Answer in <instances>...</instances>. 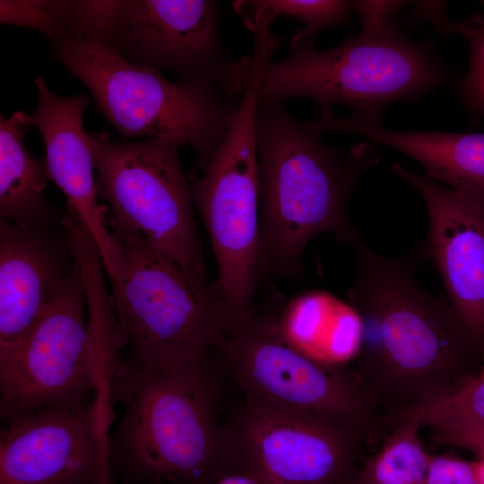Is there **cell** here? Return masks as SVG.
<instances>
[{"mask_svg":"<svg viewBox=\"0 0 484 484\" xmlns=\"http://www.w3.org/2000/svg\"><path fill=\"white\" fill-rule=\"evenodd\" d=\"M0 22L38 30L60 44L73 36V0H1Z\"/></svg>","mask_w":484,"mask_h":484,"instance_id":"603a6c76","label":"cell"},{"mask_svg":"<svg viewBox=\"0 0 484 484\" xmlns=\"http://www.w3.org/2000/svg\"><path fill=\"white\" fill-rule=\"evenodd\" d=\"M397 417L413 419L431 427L436 439L458 446L467 437L484 430V368L454 387L427 398Z\"/></svg>","mask_w":484,"mask_h":484,"instance_id":"ffe728a7","label":"cell"},{"mask_svg":"<svg viewBox=\"0 0 484 484\" xmlns=\"http://www.w3.org/2000/svg\"><path fill=\"white\" fill-rule=\"evenodd\" d=\"M112 419L96 398L6 419L0 484H111Z\"/></svg>","mask_w":484,"mask_h":484,"instance_id":"4fadbf2b","label":"cell"},{"mask_svg":"<svg viewBox=\"0 0 484 484\" xmlns=\"http://www.w3.org/2000/svg\"><path fill=\"white\" fill-rule=\"evenodd\" d=\"M314 122L321 132L355 134L393 147L418 160L428 178L484 203V134L390 130L378 120L340 117L332 108H321Z\"/></svg>","mask_w":484,"mask_h":484,"instance_id":"e0dca14e","label":"cell"},{"mask_svg":"<svg viewBox=\"0 0 484 484\" xmlns=\"http://www.w3.org/2000/svg\"><path fill=\"white\" fill-rule=\"evenodd\" d=\"M353 12L361 21L360 34L378 35L396 24L398 11L404 6V1H351Z\"/></svg>","mask_w":484,"mask_h":484,"instance_id":"484cf974","label":"cell"},{"mask_svg":"<svg viewBox=\"0 0 484 484\" xmlns=\"http://www.w3.org/2000/svg\"><path fill=\"white\" fill-rule=\"evenodd\" d=\"M267 65L253 59L248 87L222 143L203 175L190 180L216 258V281L236 312L251 306L263 275L256 120Z\"/></svg>","mask_w":484,"mask_h":484,"instance_id":"30bf717a","label":"cell"},{"mask_svg":"<svg viewBox=\"0 0 484 484\" xmlns=\"http://www.w3.org/2000/svg\"><path fill=\"white\" fill-rule=\"evenodd\" d=\"M256 145L263 273H298L306 246L319 234L351 244L359 238L346 207L361 176L379 160L371 144L329 145L311 120L260 99Z\"/></svg>","mask_w":484,"mask_h":484,"instance_id":"3957f363","label":"cell"},{"mask_svg":"<svg viewBox=\"0 0 484 484\" xmlns=\"http://www.w3.org/2000/svg\"><path fill=\"white\" fill-rule=\"evenodd\" d=\"M392 169L425 202V255L436 264L452 308L484 359V203L400 164Z\"/></svg>","mask_w":484,"mask_h":484,"instance_id":"5bb4252c","label":"cell"},{"mask_svg":"<svg viewBox=\"0 0 484 484\" xmlns=\"http://www.w3.org/2000/svg\"><path fill=\"white\" fill-rule=\"evenodd\" d=\"M452 31L466 38L470 47V63L460 86L467 111L474 118L484 117V17L455 23Z\"/></svg>","mask_w":484,"mask_h":484,"instance_id":"cb8c5ba5","label":"cell"},{"mask_svg":"<svg viewBox=\"0 0 484 484\" xmlns=\"http://www.w3.org/2000/svg\"><path fill=\"white\" fill-rule=\"evenodd\" d=\"M111 235L110 294L128 354L177 361L213 353L236 312L217 281L191 275L141 239Z\"/></svg>","mask_w":484,"mask_h":484,"instance_id":"52a82bcc","label":"cell"},{"mask_svg":"<svg viewBox=\"0 0 484 484\" xmlns=\"http://www.w3.org/2000/svg\"><path fill=\"white\" fill-rule=\"evenodd\" d=\"M395 427L379 450L354 472L356 484H426L431 454L419 439L411 418H395Z\"/></svg>","mask_w":484,"mask_h":484,"instance_id":"44dd1931","label":"cell"},{"mask_svg":"<svg viewBox=\"0 0 484 484\" xmlns=\"http://www.w3.org/2000/svg\"><path fill=\"white\" fill-rule=\"evenodd\" d=\"M213 0H124L109 48L126 61L176 74L178 82H204L234 99L246 91L251 56L229 54Z\"/></svg>","mask_w":484,"mask_h":484,"instance_id":"8fae6325","label":"cell"},{"mask_svg":"<svg viewBox=\"0 0 484 484\" xmlns=\"http://www.w3.org/2000/svg\"><path fill=\"white\" fill-rule=\"evenodd\" d=\"M124 0H73L74 30L72 39L111 47Z\"/></svg>","mask_w":484,"mask_h":484,"instance_id":"d4e9b609","label":"cell"},{"mask_svg":"<svg viewBox=\"0 0 484 484\" xmlns=\"http://www.w3.org/2000/svg\"><path fill=\"white\" fill-rule=\"evenodd\" d=\"M473 468L478 484H484V452L473 462Z\"/></svg>","mask_w":484,"mask_h":484,"instance_id":"f546056e","label":"cell"},{"mask_svg":"<svg viewBox=\"0 0 484 484\" xmlns=\"http://www.w3.org/2000/svg\"><path fill=\"white\" fill-rule=\"evenodd\" d=\"M281 337L309 358L347 367L360 341V321L348 303L324 291H307L291 299L276 315Z\"/></svg>","mask_w":484,"mask_h":484,"instance_id":"ac0fdd59","label":"cell"},{"mask_svg":"<svg viewBox=\"0 0 484 484\" xmlns=\"http://www.w3.org/2000/svg\"><path fill=\"white\" fill-rule=\"evenodd\" d=\"M349 304L360 321L350 370L375 406L396 415L441 393L472 373L480 355L449 301L415 278L417 253L376 254L359 238Z\"/></svg>","mask_w":484,"mask_h":484,"instance_id":"6da1fadb","label":"cell"},{"mask_svg":"<svg viewBox=\"0 0 484 484\" xmlns=\"http://www.w3.org/2000/svg\"><path fill=\"white\" fill-rule=\"evenodd\" d=\"M76 262L63 224L0 220V351L30 328Z\"/></svg>","mask_w":484,"mask_h":484,"instance_id":"2e32d148","label":"cell"},{"mask_svg":"<svg viewBox=\"0 0 484 484\" xmlns=\"http://www.w3.org/2000/svg\"><path fill=\"white\" fill-rule=\"evenodd\" d=\"M214 355L246 402L367 432L376 407L350 368L318 362L290 346L276 315L253 303L233 315Z\"/></svg>","mask_w":484,"mask_h":484,"instance_id":"9c48e42d","label":"cell"},{"mask_svg":"<svg viewBox=\"0 0 484 484\" xmlns=\"http://www.w3.org/2000/svg\"><path fill=\"white\" fill-rule=\"evenodd\" d=\"M224 433L232 470L267 484H337L357 468L367 431L245 402Z\"/></svg>","mask_w":484,"mask_h":484,"instance_id":"7c38bea8","label":"cell"},{"mask_svg":"<svg viewBox=\"0 0 484 484\" xmlns=\"http://www.w3.org/2000/svg\"><path fill=\"white\" fill-rule=\"evenodd\" d=\"M470 450L478 454L484 452V430L480 431L472 438L470 444Z\"/></svg>","mask_w":484,"mask_h":484,"instance_id":"f1b7e54d","label":"cell"},{"mask_svg":"<svg viewBox=\"0 0 484 484\" xmlns=\"http://www.w3.org/2000/svg\"><path fill=\"white\" fill-rule=\"evenodd\" d=\"M38 104L25 113L44 142L48 179L65 194L67 203L85 226L101 256L108 277L117 269V247L107 224V206L99 203L94 160L83 116L91 100L86 93L61 96L42 76L34 79Z\"/></svg>","mask_w":484,"mask_h":484,"instance_id":"9a60e30c","label":"cell"},{"mask_svg":"<svg viewBox=\"0 0 484 484\" xmlns=\"http://www.w3.org/2000/svg\"><path fill=\"white\" fill-rule=\"evenodd\" d=\"M214 484H267L257 474L246 470L229 471Z\"/></svg>","mask_w":484,"mask_h":484,"instance_id":"83f0119b","label":"cell"},{"mask_svg":"<svg viewBox=\"0 0 484 484\" xmlns=\"http://www.w3.org/2000/svg\"><path fill=\"white\" fill-rule=\"evenodd\" d=\"M301 43L264 73L260 99H314L319 108L345 105L352 114L380 121L392 101L419 97L445 82L447 72L431 48L393 25L375 36H350L325 50Z\"/></svg>","mask_w":484,"mask_h":484,"instance_id":"8992f818","label":"cell"},{"mask_svg":"<svg viewBox=\"0 0 484 484\" xmlns=\"http://www.w3.org/2000/svg\"><path fill=\"white\" fill-rule=\"evenodd\" d=\"M99 198L111 233L143 240L185 272L207 278L190 180L169 138L113 142L89 133Z\"/></svg>","mask_w":484,"mask_h":484,"instance_id":"ba28073f","label":"cell"},{"mask_svg":"<svg viewBox=\"0 0 484 484\" xmlns=\"http://www.w3.org/2000/svg\"><path fill=\"white\" fill-rule=\"evenodd\" d=\"M357 469V468H356ZM355 469V470H356ZM355 470L353 471H351L348 476H346L343 480H341L340 482H338L337 484H356L355 480H354V472H355Z\"/></svg>","mask_w":484,"mask_h":484,"instance_id":"4dcf8cb0","label":"cell"},{"mask_svg":"<svg viewBox=\"0 0 484 484\" xmlns=\"http://www.w3.org/2000/svg\"><path fill=\"white\" fill-rule=\"evenodd\" d=\"M56 60L90 91L124 139L169 138L189 145L202 169L215 154L239 101L204 82H173L83 39L51 44Z\"/></svg>","mask_w":484,"mask_h":484,"instance_id":"5b68a950","label":"cell"},{"mask_svg":"<svg viewBox=\"0 0 484 484\" xmlns=\"http://www.w3.org/2000/svg\"><path fill=\"white\" fill-rule=\"evenodd\" d=\"M25 112L0 115V219L23 228L55 224L56 212L45 194L46 161L31 155Z\"/></svg>","mask_w":484,"mask_h":484,"instance_id":"d6986e66","label":"cell"},{"mask_svg":"<svg viewBox=\"0 0 484 484\" xmlns=\"http://www.w3.org/2000/svg\"><path fill=\"white\" fill-rule=\"evenodd\" d=\"M233 9L250 30L271 25L275 18L285 15L298 20L304 28L290 39V48L315 41L321 30L348 23L353 12L351 1L342 0H239Z\"/></svg>","mask_w":484,"mask_h":484,"instance_id":"7402d4cb","label":"cell"},{"mask_svg":"<svg viewBox=\"0 0 484 484\" xmlns=\"http://www.w3.org/2000/svg\"><path fill=\"white\" fill-rule=\"evenodd\" d=\"M426 484H478L473 462L453 454H431Z\"/></svg>","mask_w":484,"mask_h":484,"instance_id":"4316f807","label":"cell"},{"mask_svg":"<svg viewBox=\"0 0 484 484\" xmlns=\"http://www.w3.org/2000/svg\"><path fill=\"white\" fill-rule=\"evenodd\" d=\"M225 378L214 352L122 359L111 380L113 402L125 408L108 436L111 465L138 482L214 484L231 471L218 416Z\"/></svg>","mask_w":484,"mask_h":484,"instance_id":"7a4b0ae2","label":"cell"},{"mask_svg":"<svg viewBox=\"0 0 484 484\" xmlns=\"http://www.w3.org/2000/svg\"><path fill=\"white\" fill-rule=\"evenodd\" d=\"M124 347L115 324L88 320L77 260L30 328L0 351L2 418L93 398L112 407L111 380Z\"/></svg>","mask_w":484,"mask_h":484,"instance_id":"277c9868","label":"cell"}]
</instances>
